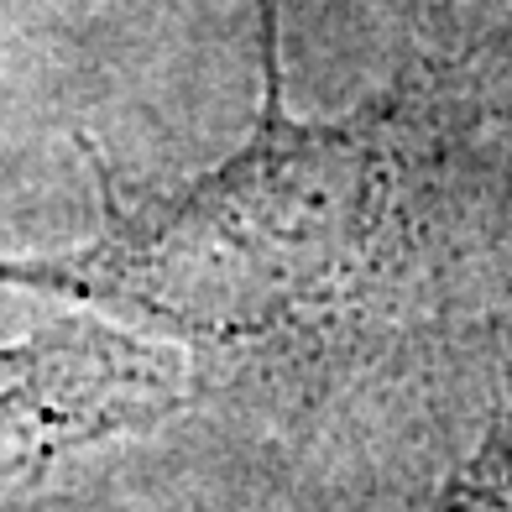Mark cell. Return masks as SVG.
I'll list each match as a JSON object with an SVG mask.
<instances>
[{
    "mask_svg": "<svg viewBox=\"0 0 512 512\" xmlns=\"http://www.w3.org/2000/svg\"><path fill=\"white\" fill-rule=\"evenodd\" d=\"M434 512H512V408L492 424L486 445L460 465Z\"/></svg>",
    "mask_w": 512,
    "mask_h": 512,
    "instance_id": "2",
    "label": "cell"
},
{
    "mask_svg": "<svg viewBox=\"0 0 512 512\" xmlns=\"http://www.w3.org/2000/svg\"><path fill=\"white\" fill-rule=\"evenodd\" d=\"M262 110L251 142L183 189L121 204L95 246L0 262V283L126 309L283 366H330L429 304L476 204L465 121L439 95H382L345 121L283 100L277 6L256 0Z\"/></svg>",
    "mask_w": 512,
    "mask_h": 512,
    "instance_id": "1",
    "label": "cell"
}]
</instances>
